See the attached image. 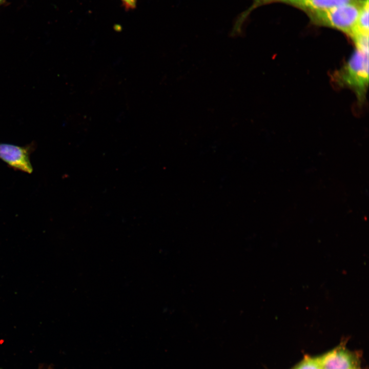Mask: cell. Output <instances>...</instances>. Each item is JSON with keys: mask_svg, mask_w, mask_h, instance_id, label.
<instances>
[{"mask_svg": "<svg viewBox=\"0 0 369 369\" xmlns=\"http://www.w3.org/2000/svg\"><path fill=\"white\" fill-rule=\"evenodd\" d=\"M363 1L352 2L330 9L306 12L315 24L339 30L350 37L356 27Z\"/></svg>", "mask_w": 369, "mask_h": 369, "instance_id": "7a4b0ae2", "label": "cell"}, {"mask_svg": "<svg viewBox=\"0 0 369 369\" xmlns=\"http://www.w3.org/2000/svg\"><path fill=\"white\" fill-rule=\"evenodd\" d=\"M334 78L338 85L351 89L358 101L363 102L368 84V49L356 48Z\"/></svg>", "mask_w": 369, "mask_h": 369, "instance_id": "6da1fadb", "label": "cell"}, {"mask_svg": "<svg viewBox=\"0 0 369 369\" xmlns=\"http://www.w3.org/2000/svg\"><path fill=\"white\" fill-rule=\"evenodd\" d=\"M320 357L323 368L326 369H355L359 365L357 354L349 351L343 345Z\"/></svg>", "mask_w": 369, "mask_h": 369, "instance_id": "3957f363", "label": "cell"}, {"mask_svg": "<svg viewBox=\"0 0 369 369\" xmlns=\"http://www.w3.org/2000/svg\"><path fill=\"white\" fill-rule=\"evenodd\" d=\"M6 0H0V6H1L2 5H3Z\"/></svg>", "mask_w": 369, "mask_h": 369, "instance_id": "30bf717a", "label": "cell"}, {"mask_svg": "<svg viewBox=\"0 0 369 369\" xmlns=\"http://www.w3.org/2000/svg\"><path fill=\"white\" fill-rule=\"evenodd\" d=\"M323 369H326V368H323Z\"/></svg>", "mask_w": 369, "mask_h": 369, "instance_id": "7c38bea8", "label": "cell"}, {"mask_svg": "<svg viewBox=\"0 0 369 369\" xmlns=\"http://www.w3.org/2000/svg\"><path fill=\"white\" fill-rule=\"evenodd\" d=\"M352 0H290L288 3L306 12L322 10L341 6L352 2Z\"/></svg>", "mask_w": 369, "mask_h": 369, "instance_id": "5b68a950", "label": "cell"}, {"mask_svg": "<svg viewBox=\"0 0 369 369\" xmlns=\"http://www.w3.org/2000/svg\"><path fill=\"white\" fill-rule=\"evenodd\" d=\"M293 369H323L320 357H305Z\"/></svg>", "mask_w": 369, "mask_h": 369, "instance_id": "52a82bcc", "label": "cell"}, {"mask_svg": "<svg viewBox=\"0 0 369 369\" xmlns=\"http://www.w3.org/2000/svg\"><path fill=\"white\" fill-rule=\"evenodd\" d=\"M355 369H360V368H359V367H358V368H355Z\"/></svg>", "mask_w": 369, "mask_h": 369, "instance_id": "8fae6325", "label": "cell"}, {"mask_svg": "<svg viewBox=\"0 0 369 369\" xmlns=\"http://www.w3.org/2000/svg\"><path fill=\"white\" fill-rule=\"evenodd\" d=\"M368 0H364L354 33L358 32L368 34Z\"/></svg>", "mask_w": 369, "mask_h": 369, "instance_id": "8992f818", "label": "cell"}, {"mask_svg": "<svg viewBox=\"0 0 369 369\" xmlns=\"http://www.w3.org/2000/svg\"><path fill=\"white\" fill-rule=\"evenodd\" d=\"M290 1V0H256L254 4V7L276 2H283L288 3Z\"/></svg>", "mask_w": 369, "mask_h": 369, "instance_id": "9c48e42d", "label": "cell"}, {"mask_svg": "<svg viewBox=\"0 0 369 369\" xmlns=\"http://www.w3.org/2000/svg\"><path fill=\"white\" fill-rule=\"evenodd\" d=\"M126 10H132L136 8L137 0H120Z\"/></svg>", "mask_w": 369, "mask_h": 369, "instance_id": "ba28073f", "label": "cell"}, {"mask_svg": "<svg viewBox=\"0 0 369 369\" xmlns=\"http://www.w3.org/2000/svg\"><path fill=\"white\" fill-rule=\"evenodd\" d=\"M0 158L16 169L28 173L33 171L29 151L24 147L0 143Z\"/></svg>", "mask_w": 369, "mask_h": 369, "instance_id": "277c9868", "label": "cell"}]
</instances>
